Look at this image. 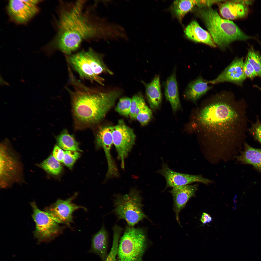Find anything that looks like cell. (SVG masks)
Wrapping results in <instances>:
<instances>
[{"label": "cell", "mask_w": 261, "mask_h": 261, "mask_svg": "<svg viewBox=\"0 0 261 261\" xmlns=\"http://www.w3.org/2000/svg\"><path fill=\"white\" fill-rule=\"evenodd\" d=\"M202 0H176L173 4V10L178 19L181 22L185 15L195 6L201 7Z\"/></svg>", "instance_id": "obj_24"}, {"label": "cell", "mask_w": 261, "mask_h": 261, "mask_svg": "<svg viewBox=\"0 0 261 261\" xmlns=\"http://www.w3.org/2000/svg\"><path fill=\"white\" fill-rule=\"evenodd\" d=\"M157 172L165 178L166 182V188H172L189 185L195 182L205 184L212 183V181L203 177L201 174L192 175L177 172L171 169L166 163H163L161 168Z\"/></svg>", "instance_id": "obj_11"}, {"label": "cell", "mask_w": 261, "mask_h": 261, "mask_svg": "<svg viewBox=\"0 0 261 261\" xmlns=\"http://www.w3.org/2000/svg\"><path fill=\"white\" fill-rule=\"evenodd\" d=\"M255 132L257 139L261 143V125L258 126L256 128Z\"/></svg>", "instance_id": "obj_36"}, {"label": "cell", "mask_w": 261, "mask_h": 261, "mask_svg": "<svg viewBox=\"0 0 261 261\" xmlns=\"http://www.w3.org/2000/svg\"><path fill=\"white\" fill-rule=\"evenodd\" d=\"M243 58L235 59L215 79L208 81L215 84L225 82L240 84L246 78L244 70Z\"/></svg>", "instance_id": "obj_14"}, {"label": "cell", "mask_w": 261, "mask_h": 261, "mask_svg": "<svg viewBox=\"0 0 261 261\" xmlns=\"http://www.w3.org/2000/svg\"><path fill=\"white\" fill-rule=\"evenodd\" d=\"M80 156V153L78 151H65L63 163L68 168L72 169L75 162Z\"/></svg>", "instance_id": "obj_31"}, {"label": "cell", "mask_w": 261, "mask_h": 261, "mask_svg": "<svg viewBox=\"0 0 261 261\" xmlns=\"http://www.w3.org/2000/svg\"><path fill=\"white\" fill-rule=\"evenodd\" d=\"M198 185V184H196L176 186L172 188L169 191L173 197V209L176 219L179 224V213L185 207L188 200L195 196Z\"/></svg>", "instance_id": "obj_15"}, {"label": "cell", "mask_w": 261, "mask_h": 261, "mask_svg": "<svg viewBox=\"0 0 261 261\" xmlns=\"http://www.w3.org/2000/svg\"><path fill=\"white\" fill-rule=\"evenodd\" d=\"M113 126L109 125L101 126L97 133L95 139L97 145L102 148L104 152L108 164L106 176L109 177H116L119 174L111 153L113 144Z\"/></svg>", "instance_id": "obj_12"}, {"label": "cell", "mask_w": 261, "mask_h": 261, "mask_svg": "<svg viewBox=\"0 0 261 261\" xmlns=\"http://www.w3.org/2000/svg\"><path fill=\"white\" fill-rule=\"evenodd\" d=\"M142 199L139 191L135 188L126 194L116 195L113 211L118 219H124L128 226L133 227L144 219H148L142 210Z\"/></svg>", "instance_id": "obj_6"}, {"label": "cell", "mask_w": 261, "mask_h": 261, "mask_svg": "<svg viewBox=\"0 0 261 261\" xmlns=\"http://www.w3.org/2000/svg\"><path fill=\"white\" fill-rule=\"evenodd\" d=\"M88 62L94 73L99 75L102 73L112 75L113 73L106 66L103 61L102 55L96 52L91 47L85 51Z\"/></svg>", "instance_id": "obj_23"}, {"label": "cell", "mask_w": 261, "mask_h": 261, "mask_svg": "<svg viewBox=\"0 0 261 261\" xmlns=\"http://www.w3.org/2000/svg\"><path fill=\"white\" fill-rule=\"evenodd\" d=\"M198 13L216 44L222 49L234 41L252 38L232 21L221 18L216 10L210 7H199Z\"/></svg>", "instance_id": "obj_4"}, {"label": "cell", "mask_w": 261, "mask_h": 261, "mask_svg": "<svg viewBox=\"0 0 261 261\" xmlns=\"http://www.w3.org/2000/svg\"><path fill=\"white\" fill-rule=\"evenodd\" d=\"M57 144L59 146L65 151H82L79 146V143L74 136L70 134L66 129L64 130L56 137Z\"/></svg>", "instance_id": "obj_25"}, {"label": "cell", "mask_w": 261, "mask_h": 261, "mask_svg": "<svg viewBox=\"0 0 261 261\" xmlns=\"http://www.w3.org/2000/svg\"><path fill=\"white\" fill-rule=\"evenodd\" d=\"M30 204L33 211L32 217L36 225L33 234L38 242H49L62 232V227L47 213L40 210L34 202Z\"/></svg>", "instance_id": "obj_7"}, {"label": "cell", "mask_w": 261, "mask_h": 261, "mask_svg": "<svg viewBox=\"0 0 261 261\" xmlns=\"http://www.w3.org/2000/svg\"><path fill=\"white\" fill-rule=\"evenodd\" d=\"M143 97L139 94H136L131 98L130 116L132 119H135L136 110L143 99Z\"/></svg>", "instance_id": "obj_32"}, {"label": "cell", "mask_w": 261, "mask_h": 261, "mask_svg": "<svg viewBox=\"0 0 261 261\" xmlns=\"http://www.w3.org/2000/svg\"><path fill=\"white\" fill-rule=\"evenodd\" d=\"M145 85L146 96L149 105L152 109H156L160 106L162 98L159 75H155L150 82Z\"/></svg>", "instance_id": "obj_20"}, {"label": "cell", "mask_w": 261, "mask_h": 261, "mask_svg": "<svg viewBox=\"0 0 261 261\" xmlns=\"http://www.w3.org/2000/svg\"><path fill=\"white\" fill-rule=\"evenodd\" d=\"M123 228L117 225L113 228V239L112 246L105 261H116L120 237Z\"/></svg>", "instance_id": "obj_26"}, {"label": "cell", "mask_w": 261, "mask_h": 261, "mask_svg": "<svg viewBox=\"0 0 261 261\" xmlns=\"http://www.w3.org/2000/svg\"><path fill=\"white\" fill-rule=\"evenodd\" d=\"M235 157L238 161L251 165L261 172V149L254 148L245 144L244 150Z\"/></svg>", "instance_id": "obj_22"}, {"label": "cell", "mask_w": 261, "mask_h": 261, "mask_svg": "<svg viewBox=\"0 0 261 261\" xmlns=\"http://www.w3.org/2000/svg\"><path fill=\"white\" fill-rule=\"evenodd\" d=\"M255 87H257L261 91V87H259V86H257V85H255Z\"/></svg>", "instance_id": "obj_38"}, {"label": "cell", "mask_w": 261, "mask_h": 261, "mask_svg": "<svg viewBox=\"0 0 261 261\" xmlns=\"http://www.w3.org/2000/svg\"><path fill=\"white\" fill-rule=\"evenodd\" d=\"M87 0L60 1L56 21V33L49 44L66 56L72 54L84 41L112 39L115 32L114 23L99 17L94 6Z\"/></svg>", "instance_id": "obj_2"}, {"label": "cell", "mask_w": 261, "mask_h": 261, "mask_svg": "<svg viewBox=\"0 0 261 261\" xmlns=\"http://www.w3.org/2000/svg\"><path fill=\"white\" fill-rule=\"evenodd\" d=\"M38 0H10L7 7L11 19L15 23L24 24L28 22L39 12L37 5Z\"/></svg>", "instance_id": "obj_9"}, {"label": "cell", "mask_w": 261, "mask_h": 261, "mask_svg": "<svg viewBox=\"0 0 261 261\" xmlns=\"http://www.w3.org/2000/svg\"><path fill=\"white\" fill-rule=\"evenodd\" d=\"M254 69L258 76L261 77V55L252 47L249 49L246 57Z\"/></svg>", "instance_id": "obj_28"}, {"label": "cell", "mask_w": 261, "mask_h": 261, "mask_svg": "<svg viewBox=\"0 0 261 261\" xmlns=\"http://www.w3.org/2000/svg\"><path fill=\"white\" fill-rule=\"evenodd\" d=\"M212 220V218L209 215L206 213H203L200 220L203 224L210 222Z\"/></svg>", "instance_id": "obj_35"}, {"label": "cell", "mask_w": 261, "mask_h": 261, "mask_svg": "<svg viewBox=\"0 0 261 261\" xmlns=\"http://www.w3.org/2000/svg\"><path fill=\"white\" fill-rule=\"evenodd\" d=\"M112 134L118 159L120 161L121 168L123 169L125 160L135 144L136 136L133 130L123 119L119 120L117 124L113 126Z\"/></svg>", "instance_id": "obj_8"}, {"label": "cell", "mask_w": 261, "mask_h": 261, "mask_svg": "<svg viewBox=\"0 0 261 261\" xmlns=\"http://www.w3.org/2000/svg\"><path fill=\"white\" fill-rule=\"evenodd\" d=\"M230 94L222 93L204 101L195 109L190 128L205 158L212 163L230 160L239 115Z\"/></svg>", "instance_id": "obj_1"}, {"label": "cell", "mask_w": 261, "mask_h": 261, "mask_svg": "<svg viewBox=\"0 0 261 261\" xmlns=\"http://www.w3.org/2000/svg\"><path fill=\"white\" fill-rule=\"evenodd\" d=\"M244 70L246 77L252 79L258 76L254 68L249 63L246 58L244 62Z\"/></svg>", "instance_id": "obj_33"}, {"label": "cell", "mask_w": 261, "mask_h": 261, "mask_svg": "<svg viewBox=\"0 0 261 261\" xmlns=\"http://www.w3.org/2000/svg\"><path fill=\"white\" fill-rule=\"evenodd\" d=\"M208 81L199 76L188 84L184 92L185 97L195 102L211 88V87L208 85Z\"/></svg>", "instance_id": "obj_19"}, {"label": "cell", "mask_w": 261, "mask_h": 261, "mask_svg": "<svg viewBox=\"0 0 261 261\" xmlns=\"http://www.w3.org/2000/svg\"><path fill=\"white\" fill-rule=\"evenodd\" d=\"M75 197L73 196L65 200L58 199L50 206L46 207L44 211L57 223L69 226L73 221V212L80 208L86 209L73 203Z\"/></svg>", "instance_id": "obj_10"}, {"label": "cell", "mask_w": 261, "mask_h": 261, "mask_svg": "<svg viewBox=\"0 0 261 261\" xmlns=\"http://www.w3.org/2000/svg\"><path fill=\"white\" fill-rule=\"evenodd\" d=\"M66 59L70 65L79 74L82 79L95 81L104 85V79L95 74L92 70L88 62L85 50L66 56Z\"/></svg>", "instance_id": "obj_13"}, {"label": "cell", "mask_w": 261, "mask_h": 261, "mask_svg": "<svg viewBox=\"0 0 261 261\" xmlns=\"http://www.w3.org/2000/svg\"><path fill=\"white\" fill-rule=\"evenodd\" d=\"M235 2L246 5H251L253 1L251 0H234Z\"/></svg>", "instance_id": "obj_37"}, {"label": "cell", "mask_w": 261, "mask_h": 261, "mask_svg": "<svg viewBox=\"0 0 261 261\" xmlns=\"http://www.w3.org/2000/svg\"><path fill=\"white\" fill-rule=\"evenodd\" d=\"M149 244L145 228L126 226L119 240L116 261H142Z\"/></svg>", "instance_id": "obj_5"}, {"label": "cell", "mask_w": 261, "mask_h": 261, "mask_svg": "<svg viewBox=\"0 0 261 261\" xmlns=\"http://www.w3.org/2000/svg\"><path fill=\"white\" fill-rule=\"evenodd\" d=\"M218 7L221 15L229 20L244 17L247 15L248 11L246 5L234 0L220 3Z\"/></svg>", "instance_id": "obj_17"}, {"label": "cell", "mask_w": 261, "mask_h": 261, "mask_svg": "<svg viewBox=\"0 0 261 261\" xmlns=\"http://www.w3.org/2000/svg\"><path fill=\"white\" fill-rule=\"evenodd\" d=\"M41 166L47 172L55 175L60 173L62 169L60 162L52 155L44 161Z\"/></svg>", "instance_id": "obj_27"}, {"label": "cell", "mask_w": 261, "mask_h": 261, "mask_svg": "<svg viewBox=\"0 0 261 261\" xmlns=\"http://www.w3.org/2000/svg\"><path fill=\"white\" fill-rule=\"evenodd\" d=\"M186 37L195 42L202 43L210 47L217 46L210 33L202 28L195 21L192 22L184 30Z\"/></svg>", "instance_id": "obj_16"}, {"label": "cell", "mask_w": 261, "mask_h": 261, "mask_svg": "<svg viewBox=\"0 0 261 261\" xmlns=\"http://www.w3.org/2000/svg\"><path fill=\"white\" fill-rule=\"evenodd\" d=\"M70 83L72 87L66 89L70 95L73 117L81 127L95 125L104 118L121 95L120 91L100 92L86 86L78 80L71 69H68Z\"/></svg>", "instance_id": "obj_3"}, {"label": "cell", "mask_w": 261, "mask_h": 261, "mask_svg": "<svg viewBox=\"0 0 261 261\" xmlns=\"http://www.w3.org/2000/svg\"><path fill=\"white\" fill-rule=\"evenodd\" d=\"M65 151L58 145L55 146L53 152V155L60 162H63Z\"/></svg>", "instance_id": "obj_34"}, {"label": "cell", "mask_w": 261, "mask_h": 261, "mask_svg": "<svg viewBox=\"0 0 261 261\" xmlns=\"http://www.w3.org/2000/svg\"><path fill=\"white\" fill-rule=\"evenodd\" d=\"M108 233L103 225L100 230L93 236L90 252L95 254L105 261L108 254Z\"/></svg>", "instance_id": "obj_18"}, {"label": "cell", "mask_w": 261, "mask_h": 261, "mask_svg": "<svg viewBox=\"0 0 261 261\" xmlns=\"http://www.w3.org/2000/svg\"><path fill=\"white\" fill-rule=\"evenodd\" d=\"M152 116L151 110L146 105L140 111L135 117L136 119L143 125L147 124L151 120Z\"/></svg>", "instance_id": "obj_30"}, {"label": "cell", "mask_w": 261, "mask_h": 261, "mask_svg": "<svg viewBox=\"0 0 261 261\" xmlns=\"http://www.w3.org/2000/svg\"><path fill=\"white\" fill-rule=\"evenodd\" d=\"M164 93L165 97L170 102L173 110L174 111H176L180 108L181 104L175 71L173 72L166 80Z\"/></svg>", "instance_id": "obj_21"}, {"label": "cell", "mask_w": 261, "mask_h": 261, "mask_svg": "<svg viewBox=\"0 0 261 261\" xmlns=\"http://www.w3.org/2000/svg\"><path fill=\"white\" fill-rule=\"evenodd\" d=\"M131 98L124 97L119 100L115 111L120 114L127 117L130 116Z\"/></svg>", "instance_id": "obj_29"}]
</instances>
